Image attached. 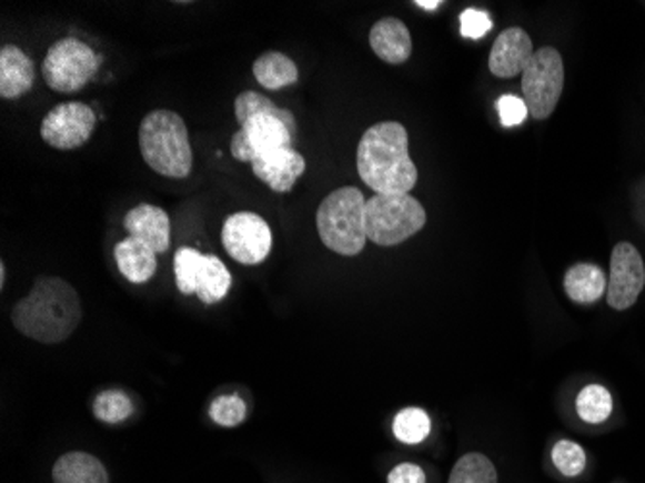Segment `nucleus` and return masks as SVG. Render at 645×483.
Here are the masks:
<instances>
[{"label": "nucleus", "instance_id": "f257e3e1", "mask_svg": "<svg viewBox=\"0 0 645 483\" xmlns=\"http://www.w3.org/2000/svg\"><path fill=\"white\" fill-rule=\"evenodd\" d=\"M82 321V302L72 284L59 276H39L28 296L12 310L14 328L41 344H59Z\"/></svg>", "mask_w": 645, "mask_h": 483}, {"label": "nucleus", "instance_id": "f03ea898", "mask_svg": "<svg viewBox=\"0 0 645 483\" xmlns=\"http://www.w3.org/2000/svg\"><path fill=\"white\" fill-rule=\"evenodd\" d=\"M360 179L377 193H409L417 184V167L409 153V132L399 122L367 128L357 143Z\"/></svg>", "mask_w": 645, "mask_h": 483}, {"label": "nucleus", "instance_id": "7ed1b4c3", "mask_svg": "<svg viewBox=\"0 0 645 483\" xmlns=\"http://www.w3.org/2000/svg\"><path fill=\"white\" fill-rule=\"evenodd\" d=\"M140 151L151 171L167 179H185L193 169L188 128L179 112L151 111L140 124Z\"/></svg>", "mask_w": 645, "mask_h": 483}, {"label": "nucleus", "instance_id": "20e7f679", "mask_svg": "<svg viewBox=\"0 0 645 483\" xmlns=\"http://www.w3.org/2000/svg\"><path fill=\"white\" fill-rule=\"evenodd\" d=\"M364 193L357 188H339L318 208V232L323 244L341 255H357L367 242Z\"/></svg>", "mask_w": 645, "mask_h": 483}, {"label": "nucleus", "instance_id": "39448f33", "mask_svg": "<svg viewBox=\"0 0 645 483\" xmlns=\"http://www.w3.org/2000/svg\"><path fill=\"white\" fill-rule=\"evenodd\" d=\"M425 221V209L410 193H375L365 203V232L373 244H402L422 231Z\"/></svg>", "mask_w": 645, "mask_h": 483}, {"label": "nucleus", "instance_id": "423d86ee", "mask_svg": "<svg viewBox=\"0 0 645 483\" xmlns=\"http://www.w3.org/2000/svg\"><path fill=\"white\" fill-rule=\"evenodd\" d=\"M296 119L286 109L260 112L245 120L236 134L232 135L231 153L240 163L252 164L265 153L276 149L292 148L296 138Z\"/></svg>", "mask_w": 645, "mask_h": 483}, {"label": "nucleus", "instance_id": "0eeeda50", "mask_svg": "<svg viewBox=\"0 0 645 483\" xmlns=\"http://www.w3.org/2000/svg\"><path fill=\"white\" fill-rule=\"evenodd\" d=\"M101 57L90 46L75 38L59 39L47 51L41 74L47 85L57 93H75L93 80Z\"/></svg>", "mask_w": 645, "mask_h": 483}, {"label": "nucleus", "instance_id": "6e6552de", "mask_svg": "<svg viewBox=\"0 0 645 483\" xmlns=\"http://www.w3.org/2000/svg\"><path fill=\"white\" fill-rule=\"evenodd\" d=\"M564 64L561 52L543 47L534 52L522 72V93L527 111L535 120L550 119L563 95Z\"/></svg>", "mask_w": 645, "mask_h": 483}, {"label": "nucleus", "instance_id": "1a4fd4ad", "mask_svg": "<svg viewBox=\"0 0 645 483\" xmlns=\"http://www.w3.org/2000/svg\"><path fill=\"white\" fill-rule=\"evenodd\" d=\"M224 250L242 265H260L268 260L273 245V232L268 221L252 211H238L223 224Z\"/></svg>", "mask_w": 645, "mask_h": 483}, {"label": "nucleus", "instance_id": "9d476101", "mask_svg": "<svg viewBox=\"0 0 645 483\" xmlns=\"http://www.w3.org/2000/svg\"><path fill=\"white\" fill-rule=\"evenodd\" d=\"M95 112L80 101L60 103L41 120V138L59 151H72L90 142L95 130Z\"/></svg>", "mask_w": 645, "mask_h": 483}, {"label": "nucleus", "instance_id": "9b49d317", "mask_svg": "<svg viewBox=\"0 0 645 483\" xmlns=\"http://www.w3.org/2000/svg\"><path fill=\"white\" fill-rule=\"evenodd\" d=\"M645 284L644 260L636 245L621 242L611 253V279L607 283V302L613 310H628L636 304Z\"/></svg>", "mask_w": 645, "mask_h": 483}, {"label": "nucleus", "instance_id": "f8f14e48", "mask_svg": "<svg viewBox=\"0 0 645 483\" xmlns=\"http://www.w3.org/2000/svg\"><path fill=\"white\" fill-rule=\"evenodd\" d=\"M255 179L273 192L286 193L305 172V159L294 148H282L261 155L252 163Z\"/></svg>", "mask_w": 645, "mask_h": 483}, {"label": "nucleus", "instance_id": "ddd939ff", "mask_svg": "<svg viewBox=\"0 0 645 483\" xmlns=\"http://www.w3.org/2000/svg\"><path fill=\"white\" fill-rule=\"evenodd\" d=\"M532 39L522 28H508L498 36L491 49L490 70L497 78H514L526 70L534 57Z\"/></svg>", "mask_w": 645, "mask_h": 483}, {"label": "nucleus", "instance_id": "4468645a", "mask_svg": "<svg viewBox=\"0 0 645 483\" xmlns=\"http://www.w3.org/2000/svg\"><path fill=\"white\" fill-rule=\"evenodd\" d=\"M124 229L132 239L151 245L155 253H164L171 248V219L157 205L141 203L130 209L124 217Z\"/></svg>", "mask_w": 645, "mask_h": 483}, {"label": "nucleus", "instance_id": "2eb2a0df", "mask_svg": "<svg viewBox=\"0 0 645 483\" xmlns=\"http://www.w3.org/2000/svg\"><path fill=\"white\" fill-rule=\"evenodd\" d=\"M370 46L389 64H404L412 57V36L399 18H383L370 31Z\"/></svg>", "mask_w": 645, "mask_h": 483}, {"label": "nucleus", "instance_id": "dca6fc26", "mask_svg": "<svg viewBox=\"0 0 645 483\" xmlns=\"http://www.w3.org/2000/svg\"><path fill=\"white\" fill-rule=\"evenodd\" d=\"M36 82V64L16 46H4L0 51V97L18 99L26 95Z\"/></svg>", "mask_w": 645, "mask_h": 483}, {"label": "nucleus", "instance_id": "f3484780", "mask_svg": "<svg viewBox=\"0 0 645 483\" xmlns=\"http://www.w3.org/2000/svg\"><path fill=\"white\" fill-rule=\"evenodd\" d=\"M114 260H117L120 273L127 276L130 283H148L155 276V250L141 240L132 239V237L120 240L119 244L114 245Z\"/></svg>", "mask_w": 645, "mask_h": 483}, {"label": "nucleus", "instance_id": "a211bd4d", "mask_svg": "<svg viewBox=\"0 0 645 483\" xmlns=\"http://www.w3.org/2000/svg\"><path fill=\"white\" fill-rule=\"evenodd\" d=\"M54 483H109L103 462L88 453H67L52 469Z\"/></svg>", "mask_w": 645, "mask_h": 483}, {"label": "nucleus", "instance_id": "6ab92c4d", "mask_svg": "<svg viewBox=\"0 0 645 483\" xmlns=\"http://www.w3.org/2000/svg\"><path fill=\"white\" fill-rule=\"evenodd\" d=\"M564 290L574 302L592 304L607 290V279L599 268L589 263H578L566 271Z\"/></svg>", "mask_w": 645, "mask_h": 483}, {"label": "nucleus", "instance_id": "aec40b11", "mask_svg": "<svg viewBox=\"0 0 645 483\" xmlns=\"http://www.w3.org/2000/svg\"><path fill=\"white\" fill-rule=\"evenodd\" d=\"M252 70L255 80L265 90H282L298 82L296 62L282 52H263L260 59L253 62Z\"/></svg>", "mask_w": 645, "mask_h": 483}, {"label": "nucleus", "instance_id": "412c9836", "mask_svg": "<svg viewBox=\"0 0 645 483\" xmlns=\"http://www.w3.org/2000/svg\"><path fill=\"white\" fill-rule=\"evenodd\" d=\"M232 286L231 271L216 255H203L200 279H198V298L203 304L221 302Z\"/></svg>", "mask_w": 645, "mask_h": 483}, {"label": "nucleus", "instance_id": "4be33fe9", "mask_svg": "<svg viewBox=\"0 0 645 483\" xmlns=\"http://www.w3.org/2000/svg\"><path fill=\"white\" fill-rule=\"evenodd\" d=\"M449 483H497V470L485 454H464L454 464Z\"/></svg>", "mask_w": 645, "mask_h": 483}, {"label": "nucleus", "instance_id": "5701e85b", "mask_svg": "<svg viewBox=\"0 0 645 483\" xmlns=\"http://www.w3.org/2000/svg\"><path fill=\"white\" fill-rule=\"evenodd\" d=\"M576 410L587 424H603L613 412V396L605 386L587 385L576 399Z\"/></svg>", "mask_w": 645, "mask_h": 483}, {"label": "nucleus", "instance_id": "b1692460", "mask_svg": "<svg viewBox=\"0 0 645 483\" xmlns=\"http://www.w3.org/2000/svg\"><path fill=\"white\" fill-rule=\"evenodd\" d=\"M393 432L406 445H417L431 433V420L422 409H404L394 417Z\"/></svg>", "mask_w": 645, "mask_h": 483}, {"label": "nucleus", "instance_id": "393cba45", "mask_svg": "<svg viewBox=\"0 0 645 483\" xmlns=\"http://www.w3.org/2000/svg\"><path fill=\"white\" fill-rule=\"evenodd\" d=\"M93 414L104 424H120L134 414V402L122 391H104L93 401Z\"/></svg>", "mask_w": 645, "mask_h": 483}, {"label": "nucleus", "instance_id": "a878e982", "mask_svg": "<svg viewBox=\"0 0 645 483\" xmlns=\"http://www.w3.org/2000/svg\"><path fill=\"white\" fill-rule=\"evenodd\" d=\"M201 261L203 253L193 248H180L174 255V275H177V286L182 294H195L198 292V279H200Z\"/></svg>", "mask_w": 645, "mask_h": 483}, {"label": "nucleus", "instance_id": "bb28decb", "mask_svg": "<svg viewBox=\"0 0 645 483\" xmlns=\"http://www.w3.org/2000/svg\"><path fill=\"white\" fill-rule=\"evenodd\" d=\"M209 416L215 424L223 425V427H236L248 416V409H245V402L238 394H223L211 402Z\"/></svg>", "mask_w": 645, "mask_h": 483}, {"label": "nucleus", "instance_id": "cd10ccee", "mask_svg": "<svg viewBox=\"0 0 645 483\" xmlns=\"http://www.w3.org/2000/svg\"><path fill=\"white\" fill-rule=\"evenodd\" d=\"M551 456H553L556 469L561 470L564 476H578L586 469V453H584V449L578 443L568 441V439L558 441L553 446Z\"/></svg>", "mask_w": 645, "mask_h": 483}, {"label": "nucleus", "instance_id": "c85d7f7f", "mask_svg": "<svg viewBox=\"0 0 645 483\" xmlns=\"http://www.w3.org/2000/svg\"><path fill=\"white\" fill-rule=\"evenodd\" d=\"M276 107L269 97L261 95L258 91H242L240 95L236 97L234 101V114H236L238 124L242 127L245 120L253 117V114H260V112H273L276 111Z\"/></svg>", "mask_w": 645, "mask_h": 483}, {"label": "nucleus", "instance_id": "c756f323", "mask_svg": "<svg viewBox=\"0 0 645 483\" xmlns=\"http://www.w3.org/2000/svg\"><path fill=\"white\" fill-rule=\"evenodd\" d=\"M498 117H501V124L506 128L520 127L524 124L527 119V104L524 99L516 95H503L497 103Z\"/></svg>", "mask_w": 645, "mask_h": 483}, {"label": "nucleus", "instance_id": "7c9ffc66", "mask_svg": "<svg viewBox=\"0 0 645 483\" xmlns=\"http://www.w3.org/2000/svg\"><path fill=\"white\" fill-rule=\"evenodd\" d=\"M493 28L490 14L475 8H466L461 14L462 36L467 39H482Z\"/></svg>", "mask_w": 645, "mask_h": 483}, {"label": "nucleus", "instance_id": "2f4dec72", "mask_svg": "<svg viewBox=\"0 0 645 483\" xmlns=\"http://www.w3.org/2000/svg\"><path fill=\"white\" fill-rule=\"evenodd\" d=\"M389 483H425V474L415 464H401V466L391 470Z\"/></svg>", "mask_w": 645, "mask_h": 483}, {"label": "nucleus", "instance_id": "473e14b6", "mask_svg": "<svg viewBox=\"0 0 645 483\" xmlns=\"http://www.w3.org/2000/svg\"><path fill=\"white\" fill-rule=\"evenodd\" d=\"M443 2L441 0H415V7L423 8V10H437Z\"/></svg>", "mask_w": 645, "mask_h": 483}, {"label": "nucleus", "instance_id": "72a5a7b5", "mask_svg": "<svg viewBox=\"0 0 645 483\" xmlns=\"http://www.w3.org/2000/svg\"><path fill=\"white\" fill-rule=\"evenodd\" d=\"M4 263L0 265V286H4V276H7V271H4Z\"/></svg>", "mask_w": 645, "mask_h": 483}]
</instances>
